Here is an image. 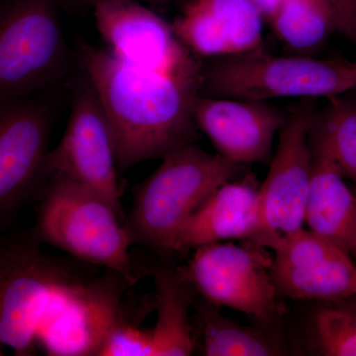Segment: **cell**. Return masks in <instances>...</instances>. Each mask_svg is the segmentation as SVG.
I'll return each mask as SVG.
<instances>
[{"label":"cell","mask_w":356,"mask_h":356,"mask_svg":"<svg viewBox=\"0 0 356 356\" xmlns=\"http://www.w3.org/2000/svg\"><path fill=\"white\" fill-rule=\"evenodd\" d=\"M192 327L198 331L201 353L208 356H266L280 350L261 332L222 316L215 306L201 307Z\"/></svg>","instance_id":"d6986e66"},{"label":"cell","mask_w":356,"mask_h":356,"mask_svg":"<svg viewBox=\"0 0 356 356\" xmlns=\"http://www.w3.org/2000/svg\"><path fill=\"white\" fill-rule=\"evenodd\" d=\"M355 88V64L280 57L262 47L202 62L199 95L266 102L274 98H329Z\"/></svg>","instance_id":"5b68a950"},{"label":"cell","mask_w":356,"mask_h":356,"mask_svg":"<svg viewBox=\"0 0 356 356\" xmlns=\"http://www.w3.org/2000/svg\"><path fill=\"white\" fill-rule=\"evenodd\" d=\"M355 79H356V63H355ZM356 90V88H355Z\"/></svg>","instance_id":"4316f807"},{"label":"cell","mask_w":356,"mask_h":356,"mask_svg":"<svg viewBox=\"0 0 356 356\" xmlns=\"http://www.w3.org/2000/svg\"><path fill=\"white\" fill-rule=\"evenodd\" d=\"M153 275L158 320L153 331V356H187L195 350L191 307L193 290L177 270L163 266L147 269Z\"/></svg>","instance_id":"e0dca14e"},{"label":"cell","mask_w":356,"mask_h":356,"mask_svg":"<svg viewBox=\"0 0 356 356\" xmlns=\"http://www.w3.org/2000/svg\"><path fill=\"white\" fill-rule=\"evenodd\" d=\"M69 64L54 0H0V100L53 89Z\"/></svg>","instance_id":"8992f818"},{"label":"cell","mask_w":356,"mask_h":356,"mask_svg":"<svg viewBox=\"0 0 356 356\" xmlns=\"http://www.w3.org/2000/svg\"><path fill=\"white\" fill-rule=\"evenodd\" d=\"M79 60L106 115L118 172L193 144L201 81L137 69L88 44L79 46Z\"/></svg>","instance_id":"7a4b0ae2"},{"label":"cell","mask_w":356,"mask_h":356,"mask_svg":"<svg viewBox=\"0 0 356 356\" xmlns=\"http://www.w3.org/2000/svg\"><path fill=\"white\" fill-rule=\"evenodd\" d=\"M264 20L252 0H189L172 27L195 57L207 60L262 48Z\"/></svg>","instance_id":"5bb4252c"},{"label":"cell","mask_w":356,"mask_h":356,"mask_svg":"<svg viewBox=\"0 0 356 356\" xmlns=\"http://www.w3.org/2000/svg\"><path fill=\"white\" fill-rule=\"evenodd\" d=\"M331 9L337 31L356 44V0H325Z\"/></svg>","instance_id":"603a6c76"},{"label":"cell","mask_w":356,"mask_h":356,"mask_svg":"<svg viewBox=\"0 0 356 356\" xmlns=\"http://www.w3.org/2000/svg\"><path fill=\"white\" fill-rule=\"evenodd\" d=\"M252 2L259 7V10L264 14V19H267L268 16L273 13L275 7L277 6L280 0H252Z\"/></svg>","instance_id":"cb8c5ba5"},{"label":"cell","mask_w":356,"mask_h":356,"mask_svg":"<svg viewBox=\"0 0 356 356\" xmlns=\"http://www.w3.org/2000/svg\"><path fill=\"white\" fill-rule=\"evenodd\" d=\"M315 316L318 351L327 356H356V295L331 302Z\"/></svg>","instance_id":"44dd1931"},{"label":"cell","mask_w":356,"mask_h":356,"mask_svg":"<svg viewBox=\"0 0 356 356\" xmlns=\"http://www.w3.org/2000/svg\"><path fill=\"white\" fill-rule=\"evenodd\" d=\"M192 113L218 154L241 165L270 161L274 138L286 121L267 102L201 95Z\"/></svg>","instance_id":"4fadbf2b"},{"label":"cell","mask_w":356,"mask_h":356,"mask_svg":"<svg viewBox=\"0 0 356 356\" xmlns=\"http://www.w3.org/2000/svg\"><path fill=\"white\" fill-rule=\"evenodd\" d=\"M64 175L102 196L125 222L113 136L106 115L88 76L79 79L64 136L49 152L44 177Z\"/></svg>","instance_id":"ba28073f"},{"label":"cell","mask_w":356,"mask_h":356,"mask_svg":"<svg viewBox=\"0 0 356 356\" xmlns=\"http://www.w3.org/2000/svg\"><path fill=\"white\" fill-rule=\"evenodd\" d=\"M274 252L269 273L278 296L331 303L356 295L350 254L327 238L303 228Z\"/></svg>","instance_id":"7c38bea8"},{"label":"cell","mask_w":356,"mask_h":356,"mask_svg":"<svg viewBox=\"0 0 356 356\" xmlns=\"http://www.w3.org/2000/svg\"><path fill=\"white\" fill-rule=\"evenodd\" d=\"M264 247L212 243L194 248L178 275L215 307L242 312L259 323H270L286 313L271 280L273 259Z\"/></svg>","instance_id":"52a82bcc"},{"label":"cell","mask_w":356,"mask_h":356,"mask_svg":"<svg viewBox=\"0 0 356 356\" xmlns=\"http://www.w3.org/2000/svg\"><path fill=\"white\" fill-rule=\"evenodd\" d=\"M49 91L0 100L1 224L43 186L55 114Z\"/></svg>","instance_id":"30bf717a"},{"label":"cell","mask_w":356,"mask_h":356,"mask_svg":"<svg viewBox=\"0 0 356 356\" xmlns=\"http://www.w3.org/2000/svg\"><path fill=\"white\" fill-rule=\"evenodd\" d=\"M243 165L194 146L178 147L137 186L125 227L132 245L172 252L178 229Z\"/></svg>","instance_id":"277c9868"},{"label":"cell","mask_w":356,"mask_h":356,"mask_svg":"<svg viewBox=\"0 0 356 356\" xmlns=\"http://www.w3.org/2000/svg\"><path fill=\"white\" fill-rule=\"evenodd\" d=\"M311 151L305 222L311 232L356 257V196L331 159L312 146Z\"/></svg>","instance_id":"2e32d148"},{"label":"cell","mask_w":356,"mask_h":356,"mask_svg":"<svg viewBox=\"0 0 356 356\" xmlns=\"http://www.w3.org/2000/svg\"><path fill=\"white\" fill-rule=\"evenodd\" d=\"M0 225H1V221H0Z\"/></svg>","instance_id":"83f0119b"},{"label":"cell","mask_w":356,"mask_h":356,"mask_svg":"<svg viewBox=\"0 0 356 356\" xmlns=\"http://www.w3.org/2000/svg\"><path fill=\"white\" fill-rule=\"evenodd\" d=\"M33 236L0 242V346L18 355L99 356L126 320L130 284L44 254Z\"/></svg>","instance_id":"6da1fadb"},{"label":"cell","mask_w":356,"mask_h":356,"mask_svg":"<svg viewBox=\"0 0 356 356\" xmlns=\"http://www.w3.org/2000/svg\"><path fill=\"white\" fill-rule=\"evenodd\" d=\"M310 102L286 117L277 149L259 189V227L250 241L275 250L303 229L312 177Z\"/></svg>","instance_id":"9c48e42d"},{"label":"cell","mask_w":356,"mask_h":356,"mask_svg":"<svg viewBox=\"0 0 356 356\" xmlns=\"http://www.w3.org/2000/svg\"><path fill=\"white\" fill-rule=\"evenodd\" d=\"M97 1H99V0H79V2H81V4L90 6H92ZM136 1L145 2V3L154 7H163L168 6L172 0H136Z\"/></svg>","instance_id":"d4e9b609"},{"label":"cell","mask_w":356,"mask_h":356,"mask_svg":"<svg viewBox=\"0 0 356 356\" xmlns=\"http://www.w3.org/2000/svg\"><path fill=\"white\" fill-rule=\"evenodd\" d=\"M32 236L76 259L109 269L131 286L140 277L125 224L102 196L60 175L44 179Z\"/></svg>","instance_id":"3957f363"},{"label":"cell","mask_w":356,"mask_h":356,"mask_svg":"<svg viewBox=\"0 0 356 356\" xmlns=\"http://www.w3.org/2000/svg\"><path fill=\"white\" fill-rule=\"evenodd\" d=\"M153 350L152 329H143L126 318L109 332L99 356H153Z\"/></svg>","instance_id":"7402d4cb"},{"label":"cell","mask_w":356,"mask_h":356,"mask_svg":"<svg viewBox=\"0 0 356 356\" xmlns=\"http://www.w3.org/2000/svg\"><path fill=\"white\" fill-rule=\"evenodd\" d=\"M344 95L327 98V106L314 112L310 144L356 186V97Z\"/></svg>","instance_id":"ac0fdd59"},{"label":"cell","mask_w":356,"mask_h":356,"mask_svg":"<svg viewBox=\"0 0 356 356\" xmlns=\"http://www.w3.org/2000/svg\"><path fill=\"white\" fill-rule=\"evenodd\" d=\"M266 20L283 43L299 51L316 48L337 31L325 0H280Z\"/></svg>","instance_id":"ffe728a7"},{"label":"cell","mask_w":356,"mask_h":356,"mask_svg":"<svg viewBox=\"0 0 356 356\" xmlns=\"http://www.w3.org/2000/svg\"><path fill=\"white\" fill-rule=\"evenodd\" d=\"M92 8L98 31L113 57L137 69L201 81L202 60L149 7L136 0H99Z\"/></svg>","instance_id":"8fae6325"},{"label":"cell","mask_w":356,"mask_h":356,"mask_svg":"<svg viewBox=\"0 0 356 356\" xmlns=\"http://www.w3.org/2000/svg\"><path fill=\"white\" fill-rule=\"evenodd\" d=\"M259 227V189L252 179L226 182L178 229L172 252L233 238L250 240Z\"/></svg>","instance_id":"9a60e30c"},{"label":"cell","mask_w":356,"mask_h":356,"mask_svg":"<svg viewBox=\"0 0 356 356\" xmlns=\"http://www.w3.org/2000/svg\"><path fill=\"white\" fill-rule=\"evenodd\" d=\"M3 355V353H2V346H0V355Z\"/></svg>","instance_id":"484cf974"}]
</instances>
